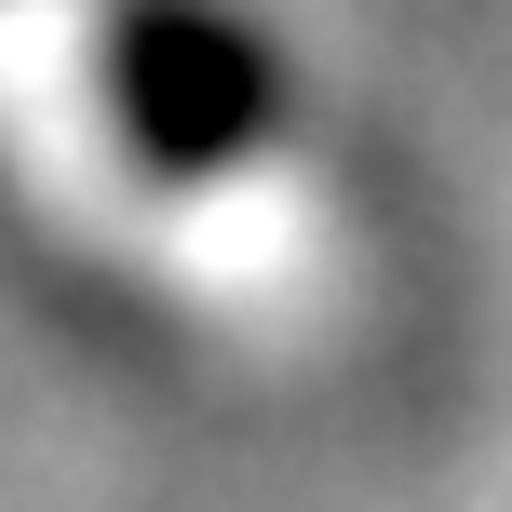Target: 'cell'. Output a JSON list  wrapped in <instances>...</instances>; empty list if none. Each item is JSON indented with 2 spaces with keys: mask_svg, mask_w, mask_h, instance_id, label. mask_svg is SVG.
I'll return each instance as SVG.
<instances>
[{
  "mask_svg": "<svg viewBox=\"0 0 512 512\" xmlns=\"http://www.w3.org/2000/svg\"><path fill=\"white\" fill-rule=\"evenodd\" d=\"M122 122L162 162H216V149H243L270 122V68L203 0H135V27H122Z\"/></svg>",
  "mask_w": 512,
  "mask_h": 512,
  "instance_id": "1",
  "label": "cell"
}]
</instances>
